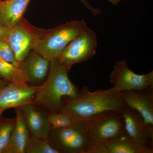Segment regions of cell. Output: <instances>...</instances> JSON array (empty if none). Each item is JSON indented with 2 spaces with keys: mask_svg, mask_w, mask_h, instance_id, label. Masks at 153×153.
Instances as JSON below:
<instances>
[{
  "mask_svg": "<svg viewBox=\"0 0 153 153\" xmlns=\"http://www.w3.org/2000/svg\"><path fill=\"white\" fill-rule=\"evenodd\" d=\"M8 82H6L4 80H3L0 77V88L3 87V86H5V85H7L8 84Z\"/></svg>",
  "mask_w": 153,
  "mask_h": 153,
  "instance_id": "obj_25",
  "label": "cell"
},
{
  "mask_svg": "<svg viewBox=\"0 0 153 153\" xmlns=\"http://www.w3.org/2000/svg\"><path fill=\"white\" fill-rule=\"evenodd\" d=\"M50 65V61L33 50L22 62L21 69L27 83L38 85L47 78Z\"/></svg>",
  "mask_w": 153,
  "mask_h": 153,
  "instance_id": "obj_13",
  "label": "cell"
},
{
  "mask_svg": "<svg viewBox=\"0 0 153 153\" xmlns=\"http://www.w3.org/2000/svg\"><path fill=\"white\" fill-rule=\"evenodd\" d=\"M88 28L82 20L67 22L46 30L36 41L33 50L49 61L57 59L68 44Z\"/></svg>",
  "mask_w": 153,
  "mask_h": 153,
  "instance_id": "obj_3",
  "label": "cell"
},
{
  "mask_svg": "<svg viewBox=\"0 0 153 153\" xmlns=\"http://www.w3.org/2000/svg\"><path fill=\"white\" fill-rule=\"evenodd\" d=\"M10 28L7 27L0 24V39H6L10 31Z\"/></svg>",
  "mask_w": 153,
  "mask_h": 153,
  "instance_id": "obj_22",
  "label": "cell"
},
{
  "mask_svg": "<svg viewBox=\"0 0 153 153\" xmlns=\"http://www.w3.org/2000/svg\"><path fill=\"white\" fill-rule=\"evenodd\" d=\"M31 135L47 140L51 128L48 116L33 103L19 107Z\"/></svg>",
  "mask_w": 153,
  "mask_h": 153,
  "instance_id": "obj_14",
  "label": "cell"
},
{
  "mask_svg": "<svg viewBox=\"0 0 153 153\" xmlns=\"http://www.w3.org/2000/svg\"><path fill=\"white\" fill-rule=\"evenodd\" d=\"M47 141L60 153H85L91 143L89 125L84 122L73 126L51 129Z\"/></svg>",
  "mask_w": 153,
  "mask_h": 153,
  "instance_id": "obj_4",
  "label": "cell"
},
{
  "mask_svg": "<svg viewBox=\"0 0 153 153\" xmlns=\"http://www.w3.org/2000/svg\"><path fill=\"white\" fill-rule=\"evenodd\" d=\"M5 110H6L4 109H0V118H1V115L2 114L3 112Z\"/></svg>",
  "mask_w": 153,
  "mask_h": 153,
  "instance_id": "obj_26",
  "label": "cell"
},
{
  "mask_svg": "<svg viewBox=\"0 0 153 153\" xmlns=\"http://www.w3.org/2000/svg\"><path fill=\"white\" fill-rule=\"evenodd\" d=\"M48 117L51 129L73 126L84 122L62 113H50Z\"/></svg>",
  "mask_w": 153,
  "mask_h": 153,
  "instance_id": "obj_17",
  "label": "cell"
},
{
  "mask_svg": "<svg viewBox=\"0 0 153 153\" xmlns=\"http://www.w3.org/2000/svg\"><path fill=\"white\" fill-rule=\"evenodd\" d=\"M25 153H60L48 141L30 136Z\"/></svg>",
  "mask_w": 153,
  "mask_h": 153,
  "instance_id": "obj_19",
  "label": "cell"
},
{
  "mask_svg": "<svg viewBox=\"0 0 153 153\" xmlns=\"http://www.w3.org/2000/svg\"><path fill=\"white\" fill-rule=\"evenodd\" d=\"M16 123L15 118H0V153L7 146Z\"/></svg>",
  "mask_w": 153,
  "mask_h": 153,
  "instance_id": "obj_20",
  "label": "cell"
},
{
  "mask_svg": "<svg viewBox=\"0 0 153 153\" xmlns=\"http://www.w3.org/2000/svg\"><path fill=\"white\" fill-rule=\"evenodd\" d=\"M0 61H1V62H5V61H4V60H3L2 59V58H1V57H0ZM6 63H7V62H6Z\"/></svg>",
  "mask_w": 153,
  "mask_h": 153,
  "instance_id": "obj_27",
  "label": "cell"
},
{
  "mask_svg": "<svg viewBox=\"0 0 153 153\" xmlns=\"http://www.w3.org/2000/svg\"><path fill=\"white\" fill-rule=\"evenodd\" d=\"M69 71L58 59L50 61L49 73L38 86L33 104L44 106L50 113H57L62 107L64 97H76L79 90L69 79Z\"/></svg>",
  "mask_w": 153,
  "mask_h": 153,
  "instance_id": "obj_2",
  "label": "cell"
},
{
  "mask_svg": "<svg viewBox=\"0 0 153 153\" xmlns=\"http://www.w3.org/2000/svg\"><path fill=\"white\" fill-rule=\"evenodd\" d=\"M38 86L26 82H11L0 88V109L33 103Z\"/></svg>",
  "mask_w": 153,
  "mask_h": 153,
  "instance_id": "obj_9",
  "label": "cell"
},
{
  "mask_svg": "<svg viewBox=\"0 0 153 153\" xmlns=\"http://www.w3.org/2000/svg\"><path fill=\"white\" fill-rule=\"evenodd\" d=\"M46 30L33 27L24 18L11 28L5 40L10 46L18 62L22 63L33 50L36 41Z\"/></svg>",
  "mask_w": 153,
  "mask_h": 153,
  "instance_id": "obj_7",
  "label": "cell"
},
{
  "mask_svg": "<svg viewBox=\"0 0 153 153\" xmlns=\"http://www.w3.org/2000/svg\"><path fill=\"white\" fill-rule=\"evenodd\" d=\"M97 47L95 32L88 28L68 44L57 59L69 70L74 64L92 58L96 53Z\"/></svg>",
  "mask_w": 153,
  "mask_h": 153,
  "instance_id": "obj_5",
  "label": "cell"
},
{
  "mask_svg": "<svg viewBox=\"0 0 153 153\" xmlns=\"http://www.w3.org/2000/svg\"><path fill=\"white\" fill-rule=\"evenodd\" d=\"M113 88L119 92L153 88V71L138 74L128 68L126 59L118 61L109 75Z\"/></svg>",
  "mask_w": 153,
  "mask_h": 153,
  "instance_id": "obj_8",
  "label": "cell"
},
{
  "mask_svg": "<svg viewBox=\"0 0 153 153\" xmlns=\"http://www.w3.org/2000/svg\"><path fill=\"white\" fill-rule=\"evenodd\" d=\"M120 93L125 104L138 113L153 130V88Z\"/></svg>",
  "mask_w": 153,
  "mask_h": 153,
  "instance_id": "obj_12",
  "label": "cell"
},
{
  "mask_svg": "<svg viewBox=\"0 0 153 153\" xmlns=\"http://www.w3.org/2000/svg\"><path fill=\"white\" fill-rule=\"evenodd\" d=\"M0 77L8 83L26 82L21 68L0 61ZM27 83V82H26Z\"/></svg>",
  "mask_w": 153,
  "mask_h": 153,
  "instance_id": "obj_18",
  "label": "cell"
},
{
  "mask_svg": "<svg viewBox=\"0 0 153 153\" xmlns=\"http://www.w3.org/2000/svg\"><path fill=\"white\" fill-rule=\"evenodd\" d=\"M126 134L137 141L153 148V130L134 110L126 105L121 111Z\"/></svg>",
  "mask_w": 153,
  "mask_h": 153,
  "instance_id": "obj_11",
  "label": "cell"
},
{
  "mask_svg": "<svg viewBox=\"0 0 153 153\" xmlns=\"http://www.w3.org/2000/svg\"><path fill=\"white\" fill-rule=\"evenodd\" d=\"M0 57L5 62L21 68L22 63L17 61L13 51L5 39H0Z\"/></svg>",
  "mask_w": 153,
  "mask_h": 153,
  "instance_id": "obj_21",
  "label": "cell"
},
{
  "mask_svg": "<svg viewBox=\"0 0 153 153\" xmlns=\"http://www.w3.org/2000/svg\"><path fill=\"white\" fill-rule=\"evenodd\" d=\"M80 1L83 3L84 5L87 9L91 11L94 16H97L98 14L101 13V11L100 9L94 8L93 7H91L86 0H80Z\"/></svg>",
  "mask_w": 153,
  "mask_h": 153,
  "instance_id": "obj_23",
  "label": "cell"
},
{
  "mask_svg": "<svg viewBox=\"0 0 153 153\" xmlns=\"http://www.w3.org/2000/svg\"><path fill=\"white\" fill-rule=\"evenodd\" d=\"M16 123L9 142L3 153H25L30 137L29 131L22 111L16 108Z\"/></svg>",
  "mask_w": 153,
  "mask_h": 153,
  "instance_id": "obj_15",
  "label": "cell"
},
{
  "mask_svg": "<svg viewBox=\"0 0 153 153\" xmlns=\"http://www.w3.org/2000/svg\"><path fill=\"white\" fill-rule=\"evenodd\" d=\"M125 105L120 92L114 88L91 91L83 86L76 97L63 98L59 112L88 122L105 113L121 112Z\"/></svg>",
  "mask_w": 153,
  "mask_h": 153,
  "instance_id": "obj_1",
  "label": "cell"
},
{
  "mask_svg": "<svg viewBox=\"0 0 153 153\" xmlns=\"http://www.w3.org/2000/svg\"><path fill=\"white\" fill-rule=\"evenodd\" d=\"M91 143H104L117 138L125 133L121 112L105 113L88 122Z\"/></svg>",
  "mask_w": 153,
  "mask_h": 153,
  "instance_id": "obj_6",
  "label": "cell"
},
{
  "mask_svg": "<svg viewBox=\"0 0 153 153\" xmlns=\"http://www.w3.org/2000/svg\"><path fill=\"white\" fill-rule=\"evenodd\" d=\"M153 148L137 141L126 132L121 136L104 143H91L85 153H153Z\"/></svg>",
  "mask_w": 153,
  "mask_h": 153,
  "instance_id": "obj_10",
  "label": "cell"
},
{
  "mask_svg": "<svg viewBox=\"0 0 153 153\" xmlns=\"http://www.w3.org/2000/svg\"><path fill=\"white\" fill-rule=\"evenodd\" d=\"M31 0H4L0 1V24L9 28L17 25Z\"/></svg>",
  "mask_w": 153,
  "mask_h": 153,
  "instance_id": "obj_16",
  "label": "cell"
},
{
  "mask_svg": "<svg viewBox=\"0 0 153 153\" xmlns=\"http://www.w3.org/2000/svg\"><path fill=\"white\" fill-rule=\"evenodd\" d=\"M123 0H108V1L111 3L113 5H116L119 3L121 1Z\"/></svg>",
  "mask_w": 153,
  "mask_h": 153,
  "instance_id": "obj_24",
  "label": "cell"
},
{
  "mask_svg": "<svg viewBox=\"0 0 153 153\" xmlns=\"http://www.w3.org/2000/svg\"><path fill=\"white\" fill-rule=\"evenodd\" d=\"M1 1V0H0V1Z\"/></svg>",
  "mask_w": 153,
  "mask_h": 153,
  "instance_id": "obj_28",
  "label": "cell"
}]
</instances>
